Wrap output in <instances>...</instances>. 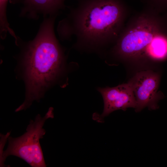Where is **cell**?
Listing matches in <instances>:
<instances>
[{"mask_svg":"<svg viewBox=\"0 0 167 167\" xmlns=\"http://www.w3.org/2000/svg\"><path fill=\"white\" fill-rule=\"evenodd\" d=\"M75 6L59 23L60 39H74L75 47L98 51L115 43L130 8L124 0H76Z\"/></svg>","mask_w":167,"mask_h":167,"instance_id":"1","label":"cell"},{"mask_svg":"<svg viewBox=\"0 0 167 167\" xmlns=\"http://www.w3.org/2000/svg\"><path fill=\"white\" fill-rule=\"evenodd\" d=\"M112 53L123 59L163 61L167 58V13L144 7L128 20Z\"/></svg>","mask_w":167,"mask_h":167,"instance_id":"2","label":"cell"},{"mask_svg":"<svg viewBox=\"0 0 167 167\" xmlns=\"http://www.w3.org/2000/svg\"><path fill=\"white\" fill-rule=\"evenodd\" d=\"M56 18L50 16L44 21L24 53L27 91L24 102L18 107L19 110L29 108L34 101L39 100L61 70L64 56L54 33Z\"/></svg>","mask_w":167,"mask_h":167,"instance_id":"3","label":"cell"},{"mask_svg":"<svg viewBox=\"0 0 167 167\" xmlns=\"http://www.w3.org/2000/svg\"><path fill=\"white\" fill-rule=\"evenodd\" d=\"M54 118L53 109L50 107L44 117L38 114L34 121L31 120L23 135L16 138L9 136L6 149L0 153V166H5L6 158L11 155L22 159L32 167H46L40 139L45 134L43 127L46 121Z\"/></svg>","mask_w":167,"mask_h":167,"instance_id":"4","label":"cell"},{"mask_svg":"<svg viewBox=\"0 0 167 167\" xmlns=\"http://www.w3.org/2000/svg\"><path fill=\"white\" fill-rule=\"evenodd\" d=\"M160 75L153 71H143L136 73L128 82L131 86L135 98L136 112L146 107L150 110L159 108V101L164 96L158 90Z\"/></svg>","mask_w":167,"mask_h":167,"instance_id":"5","label":"cell"},{"mask_svg":"<svg viewBox=\"0 0 167 167\" xmlns=\"http://www.w3.org/2000/svg\"><path fill=\"white\" fill-rule=\"evenodd\" d=\"M104 102V109L100 115H93V119L101 122L104 118L113 112L118 109L125 111L128 108H135L136 102L132 89L129 84H123L116 87L99 88Z\"/></svg>","mask_w":167,"mask_h":167,"instance_id":"6","label":"cell"},{"mask_svg":"<svg viewBox=\"0 0 167 167\" xmlns=\"http://www.w3.org/2000/svg\"><path fill=\"white\" fill-rule=\"evenodd\" d=\"M66 0H11L10 3H19L22 6V13L32 18L38 14L57 16L65 8Z\"/></svg>","mask_w":167,"mask_h":167,"instance_id":"7","label":"cell"},{"mask_svg":"<svg viewBox=\"0 0 167 167\" xmlns=\"http://www.w3.org/2000/svg\"><path fill=\"white\" fill-rule=\"evenodd\" d=\"M139 0L145 7L153 9L161 13H167V0Z\"/></svg>","mask_w":167,"mask_h":167,"instance_id":"8","label":"cell"},{"mask_svg":"<svg viewBox=\"0 0 167 167\" xmlns=\"http://www.w3.org/2000/svg\"><path fill=\"white\" fill-rule=\"evenodd\" d=\"M11 0H0V21L5 23L7 21L6 15V8L8 2Z\"/></svg>","mask_w":167,"mask_h":167,"instance_id":"9","label":"cell"},{"mask_svg":"<svg viewBox=\"0 0 167 167\" xmlns=\"http://www.w3.org/2000/svg\"><path fill=\"white\" fill-rule=\"evenodd\" d=\"M15 36V35H14V36H13L14 37V36ZM1 38L2 39H4V38H2L1 37Z\"/></svg>","mask_w":167,"mask_h":167,"instance_id":"10","label":"cell"}]
</instances>
